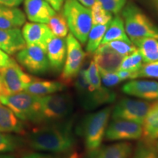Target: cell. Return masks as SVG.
Masks as SVG:
<instances>
[{
	"label": "cell",
	"instance_id": "obj_46",
	"mask_svg": "<svg viewBox=\"0 0 158 158\" xmlns=\"http://www.w3.org/2000/svg\"><path fill=\"white\" fill-rule=\"evenodd\" d=\"M37 157V154H31V155H27L23 158H36Z\"/></svg>",
	"mask_w": 158,
	"mask_h": 158
},
{
	"label": "cell",
	"instance_id": "obj_47",
	"mask_svg": "<svg viewBox=\"0 0 158 158\" xmlns=\"http://www.w3.org/2000/svg\"><path fill=\"white\" fill-rule=\"evenodd\" d=\"M156 147H157V151H158V141L156 143Z\"/></svg>",
	"mask_w": 158,
	"mask_h": 158
},
{
	"label": "cell",
	"instance_id": "obj_2",
	"mask_svg": "<svg viewBox=\"0 0 158 158\" xmlns=\"http://www.w3.org/2000/svg\"><path fill=\"white\" fill-rule=\"evenodd\" d=\"M73 101L70 94L55 93L40 97L34 124H48L62 122L70 115Z\"/></svg>",
	"mask_w": 158,
	"mask_h": 158
},
{
	"label": "cell",
	"instance_id": "obj_18",
	"mask_svg": "<svg viewBox=\"0 0 158 158\" xmlns=\"http://www.w3.org/2000/svg\"><path fill=\"white\" fill-rule=\"evenodd\" d=\"M133 145L129 142L121 141L110 145L100 146L92 152H88L86 158H130Z\"/></svg>",
	"mask_w": 158,
	"mask_h": 158
},
{
	"label": "cell",
	"instance_id": "obj_15",
	"mask_svg": "<svg viewBox=\"0 0 158 158\" xmlns=\"http://www.w3.org/2000/svg\"><path fill=\"white\" fill-rule=\"evenodd\" d=\"M26 17L31 22L48 23L49 20L56 13L45 0H24Z\"/></svg>",
	"mask_w": 158,
	"mask_h": 158
},
{
	"label": "cell",
	"instance_id": "obj_31",
	"mask_svg": "<svg viewBox=\"0 0 158 158\" xmlns=\"http://www.w3.org/2000/svg\"><path fill=\"white\" fill-rule=\"evenodd\" d=\"M85 74H86L89 89L93 90L101 87L102 82L100 73H99L98 66L93 59L90 62L88 68L85 69Z\"/></svg>",
	"mask_w": 158,
	"mask_h": 158
},
{
	"label": "cell",
	"instance_id": "obj_41",
	"mask_svg": "<svg viewBox=\"0 0 158 158\" xmlns=\"http://www.w3.org/2000/svg\"><path fill=\"white\" fill-rule=\"evenodd\" d=\"M78 1L80 2L81 3L86 6V7H89V8L95 2V0H78Z\"/></svg>",
	"mask_w": 158,
	"mask_h": 158
},
{
	"label": "cell",
	"instance_id": "obj_17",
	"mask_svg": "<svg viewBox=\"0 0 158 158\" xmlns=\"http://www.w3.org/2000/svg\"><path fill=\"white\" fill-rule=\"evenodd\" d=\"M46 54L50 68L54 72L62 71L66 59V40L54 35L47 44Z\"/></svg>",
	"mask_w": 158,
	"mask_h": 158
},
{
	"label": "cell",
	"instance_id": "obj_19",
	"mask_svg": "<svg viewBox=\"0 0 158 158\" xmlns=\"http://www.w3.org/2000/svg\"><path fill=\"white\" fill-rule=\"evenodd\" d=\"M27 45L19 28L0 29V49L8 55L17 54Z\"/></svg>",
	"mask_w": 158,
	"mask_h": 158
},
{
	"label": "cell",
	"instance_id": "obj_32",
	"mask_svg": "<svg viewBox=\"0 0 158 158\" xmlns=\"http://www.w3.org/2000/svg\"><path fill=\"white\" fill-rule=\"evenodd\" d=\"M102 45H105L110 50L115 51L116 53L123 56L132 54L137 49L135 45L132 42L124 40H113Z\"/></svg>",
	"mask_w": 158,
	"mask_h": 158
},
{
	"label": "cell",
	"instance_id": "obj_12",
	"mask_svg": "<svg viewBox=\"0 0 158 158\" xmlns=\"http://www.w3.org/2000/svg\"><path fill=\"white\" fill-rule=\"evenodd\" d=\"M77 94L81 106L87 110H94L106 105L113 103L116 99L115 92L103 86L93 90L88 87Z\"/></svg>",
	"mask_w": 158,
	"mask_h": 158
},
{
	"label": "cell",
	"instance_id": "obj_42",
	"mask_svg": "<svg viewBox=\"0 0 158 158\" xmlns=\"http://www.w3.org/2000/svg\"><path fill=\"white\" fill-rule=\"evenodd\" d=\"M150 2H151L152 5L158 15V0H150Z\"/></svg>",
	"mask_w": 158,
	"mask_h": 158
},
{
	"label": "cell",
	"instance_id": "obj_35",
	"mask_svg": "<svg viewBox=\"0 0 158 158\" xmlns=\"http://www.w3.org/2000/svg\"><path fill=\"white\" fill-rule=\"evenodd\" d=\"M138 77L158 78V61L142 64L141 69L138 71Z\"/></svg>",
	"mask_w": 158,
	"mask_h": 158
},
{
	"label": "cell",
	"instance_id": "obj_28",
	"mask_svg": "<svg viewBox=\"0 0 158 158\" xmlns=\"http://www.w3.org/2000/svg\"><path fill=\"white\" fill-rule=\"evenodd\" d=\"M131 156V158H158L156 142L142 139L138 142Z\"/></svg>",
	"mask_w": 158,
	"mask_h": 158
},
{
	"label": "cell",
	"instance_id": "obj_7",
	"mask_svg": "<svg viewBox=\"0 0 158 158\" xmlns=\"http://www.w3.org/2000/svg\"><path fill=\"white\" fill-rule=\"evenodd\" d=\"M66 59L61 74V80L64 84L76 78L86 56L81 43L70 32L66 37Z\"/></svg>",
	"mask_w": 158,
	"mask_h": 158
},
{
	"label": "cell",
	"instance_id": "obj_10",
	"mask_svg": "<svg viewBox=\"0 0 158 158\" xmlns=\"http://www.w3.org/2000/svg\"><path fill=\"white\" fill-rule=\"evenodd\" d=\"M147 100L122 98L112 108V118L128 120L142 124L150 106Z\"/></svg>",
	"mask_w": 158,
	"mask_h": 158
},
{
	"label": "cell",
	"instance_id": "obj_36",
	"mask_svg": "<svg viewBox=\"0 0 158 158\" xmlns=\"http://www.w3.org/2000/svg\"><path fill=\"white\" fill-rule=\"evenodd\" d=\"M100 79H101V82L104 86L108 88H111L116 85L119 84L122 81L120 79L119 77L116 73H108V72H100Z\"/></svg>",
	"mask_w": 158,
	"mask_h": 158
},
{
	"label": "cell",
	"instance_id": "obj_20",
	"mask_svg": "<svg viewBox=\"0 0 158 158\" xmlns=\"http://www.w3.org/2000/svg\"><path fill=\"white\" fill-rule=\"evenodd\" d=\"M0 132L5 133H25L23 122L10 108L0 102Z\"/></svg>",
	"mask_w": 158,
	"mask_h": 158
},
{
	"label": "cell",
	"instance_id": "obj_5",
	"mask_svg": "<svg viewBox=\"0 0 158 158\" xmlns=\"http://www.w3.org/2000/svg\"><path fill=\"white\" fill-rule=\"evenodd\" d=\"M112 108L108 106L94 113L87 114L81 124V135L88 152L95 150L101 146L111 114Z\"/></svg>",
	"mask_w": 158,
	"mask_h": 158
},
{
	"label": "cell",
	"instance_id": "obj_38",
	"mask_svg": "<svg viewBox=\"0 0 158 158\" xmlns=\"http://www.w3.org/2000/svg\"><path fill=\"white\" fill-rule=\"evenodd\" d=\"M12 60L13 59H11L8 54L0 49V69L7 67L12 62Z\"/></svg>",
	"mask_w": 158,
	"mask_h": 158
},
{
	"label": "cell",
	"instance_id": "obj_1",
	"mask_svg": "<svg viewBox=\"0 0 158 158\" xmlns=\"http://www.w3.org/2000/svg\"><path fill=\"white\" fill-rule=\"evenodd\" d=\"M27 143L37 151L56 154L70 152L76 145L73 121L43 124L35 128L29 134Z\"/></svg>",
	"mask_w": 158,
	"mask_h": 158
},
{
	"label": "cell",
	"instance_id": "obj_4",
	"mask_svg": "<svg viewBox=\"0 0 158 158\" xmlns=\"http://www.w3.org/2000/svg\"><path fill=\"white\" fill-rule=\"evenodd\" d=\"M62 7V13L66 19L70 33L81 44H86L92 27L91 8L78 0H64Z\"/></svg>",
	"mask_w": 158,
	"mask_h": 158
},
{
	"label": "cell",
	"instance_id": "obj_30",
	"mask_svg": "<svg viewBox=\"0 0 158 158\" xmlns=\"http://www.w3.org/2000/svg\"><path fill=\"white\" fill-rule=\"evenodd\" d=\"M92 13V25L106 24L111 21L113 14L106 10L100 3L95 1L94 5L90 7Z\"/></svg>",
	"mask_w": 158,
	"mask_h": 158
},
{
	"label": "cell",
	"instance_id": "obj_26",
	"mask_svg": "<svg viewBox=\"0 0 158 158\" xmlns=\"http://www.w3.org/2000/svg\"><path fill=\"white\" fill-rule=\"evenodd\" d=\"M108 23L92 25L88 35L87 41H86V50L88 54H93L98 48V47L101 45L102 38L107 29Z\"/></svg>",
	"mask_w": 158,
	"mask_h": 158
},
{
	"label": "cell",
	"instance_id": "obj_43",
	"mask_svg": "<svg viewBox=\"0 0 158 158\" xmlns=\"http://www.w3.org/2000/svg\"><path fill=\"white\" fill-rule=\"evenodd\" d=\"M36 158H59V157H55V156H52V155H40V154H37Z\"/></svg>",
	"mask_w": 158,
	"mask_h": 158
},
{
	"label": "cell",
	"instance_id": "obj_21",
	"mask_svg": "<svg viewBox=\"0 0 158 158\" xmlns=\"http://www.w3.org/2000/svg\"><path fill=\"white\" fill-rule=\"evenodd\" d=\"M64 89L65 84L62 81L40 80L35 78L32 81L27 85L23 92L32 95L43 97L61 92Z\"/></svg>",
	"mask_w": 158,
	"mask_h": 158
},
{
	"label": "cell",
	"instance_id": "obj_33",
	"mask_svg": "<svg viewBox=\"0 0 158 158\" xmlns=\"http://www.w3.org/2000/svg\"><path fill=\"white\" fill-rule=\"evenodd\" d=\"M21 142V140L16 136L0 132V153L14 151L19 147Z\"/></svg>",
	"mask_w": 158,
	"mask_h": 158
},
{
	"label": "cell",
	"instance_id": "obj_6",
	"mask_svg": "<svg viewBox=\"0 0 158 158\" xmlns=\"http://www.w3.org/2000/svg\"><path fill=\"white\" fill-rule=\"evenodd\" d=\"M39 98L26 92H21L8 95H0V102L10 108L21 121L35 123Z\"/></svg>",
	"mask_w": 158,
	"mask_h": 158
},
{
	"label": "cell",
	"instance_id": "obj_8",
	"mask_svg": "<svg viewBox=\"0 0 158 158\" xmlns=\"http://www.w3.org/2000/svg\"><path fill=\"white\" fill-rule=\"evenodd\" d=\"M16 59L23 68L34 75H43L50 68L46 51L37 45H26L16 54Z\"/></svg>",
	"mask_w": 158,
	"mask_h": 158
},
{
	"label": "cell",
	"instance_id": "obj_39",
	"mask_svg": "<svg viewBox=\"0 0 158 158\" xmlns=\"http://www.w3.org/2000/svg\"><path fill=\"white\" fill-rule=\"evenodd\" d=\"M56 12H59L62 10L64 0H45Z\"/></svg>",
	"mask_w": 158,
	"mask_h": 158
},
{
	"label": "cell",
	"instance_id": "obj_9",
	"mask_svg": "<svg viewBox=\"0 0 158 158\" xmlns=\"http://www.w3.org/2000/svg\"><path fill=\"white\" fill-rule=\"evenodd\" d=\"M0 75L3 87L2 95L23 92L27 85L35 78L25 73L14 59L7 67L0 69Z\"/></svg>",
	"mask_w": 158,
	"mask_h": 158
},
{
	"label": "cell",
	"instance_id": "obj_44",
	"mask_svg": "<svg viewBox=\"0 0 158 158\" xmlns=\"http://www.w3.org/2000/svg\"><path fill=\"white\" fill-rule=\"evenodd\" d=\"M0 158H15L10 155H5V154H0Z\"/></svg>",
	"mask_w": 158,
	"mask_h": 158
},
{
	"label": "cell",
	"instance_id": "obj_27",
	"mask_svg": "<svg viewBox=\"0 0 158 158\" xmlns=\"http://www.w3.org/2000/svg\"><path fill=\"white\" fill-rule=\"evenodd\" d=\"M47 25L54 36L62 38H64L68 36L69 31L68 25L62 13H56L54 15H53Z\"/></svg>",
	"mask_w": 158,
	"mask_h": 158
},
{
	"label": "cell",
	"instance_id": "obj_16",
	"mask_svg": "<svg viewBox=\"0 0 158 158\" xmlns=\"http://www.w3.org/2000/svg\"><path fill=\"white\" fill-rule=\"evenodd\" d=\"M93 54V60L100 72H117L124 58L123 56L110 50L105 45H100Z\"/></svg>",
	"mask_w": 158,
	"mask_h": 158
},
{
	"label": "cell",
	"instance_id": "obj_13",
	"mask_svg": "<svg viewBox=\"0 0 158 158\" xmlns=\"http://www.w3.org/2000/svg\"><path fill=\"white\" fill-rule=\"evenodd\" d=\"M122 92L147 101L158 100V82L149 80H133L122 87Z\"/></svg>",
	"mask_w": 158,
	"mask_h": 158
},
{
	"label": "cell",
	"instance_id": "obj_14",
	"mask_svg": "<svg viewBox=\"0 0 158 158\" xmlns=\"http://www.w3.org/2000/svg\"><path fill=\"white\" fill-rule=\"evenodd\" d=\"M22 35L27 45H37L46 51L48 41L54 36L46 23H25Z\"/></svg>",
	"mask_w": 158,
	"mask_h": 158
},
{
	"label": "cell",
	"instance_id": "obj_45",
	"mask_svg": "<svg viewBox=\"0 0 158 158\" xmlns=\"http://www.w3.org/2000/svg\"><path fill=\"white\" fill-rule=\"evenodd\" d=\"M3 93V87H2V77L0 75V95Z\"/></svg>",
	"mask_w": 158,
	"mask_h": 158
},
{
	"label": "cell",
	"instance_id": "obj_25",
	"mask_svg": "<svg viewBox=\"0 0 158 158\" xmlns=\"http://www.w3.org/2000/svg\"><path fill=\"white\" fill-rule=\"evenodd\" d=\"M141 54L145 63L158 61V40L152 37H144L133 42Z\"/></svg>",
	"mask_w": 158,
	"mask_h": 158
},
{
	"label": "cell",
	"instance_id": "obj_37",
	"mask_svg": "<svg viewBox=\"0 0 158 158\" xmlns=\"http://www.w3.org/2000/svg\"><path fill=\"white\" fill-rule=\"evenodd\" d=\"M116 73L120 79L123 81L126 80H131V79L138 78V72H130L127 70H118Z\"/></svg>",
	"mask_w": 158,
	"mask_h": 158
},
{
	"label": "cell",
	"instance_id": "obj_40",
	"mask_svg": "<svg viewBox=\"0 0 158 158\" xmlns=\"http://www.w3.org/2000/svg\"><path fill=\"white\" fill-rule=\"evenodd\" d=\"M23 2V0H0V5L7 7H17Z\"/></svg>",
	"mask_w": 158,
	"mask_h": 158
},
{
	"label": "cell",
	"instance_id": "obj_24",
	"mask_svg": "<svg viewBox=\"0 0 158 158\" xmlns=\"http://www.w3.org/2000/svg\"><path fill=\"white\" fill-rule=\"evenodd\" d=\"M113 40H124L131 42L124 28V20L120 15H115L112 18L102 38L101 45Z\"/></svg>",
	"mask_w": 158,
	"mask_h": 158
},
{
	"label": "cell",
	"instance_id": "obj_11",
	"mask_svg": "<svg viewBox=\"0 0 158 158\" xmlns=\"http://www.w3.org/2000/svg\"><path fill=\"white\" fill-rule=\"evenodd\" d=\"M142 124L128 120L113 118L108 124L104 138L109 141L139 140L142 137Z\"/></svg>",
	"mask_w": 158,
	"mask_h": 158
},
{
	"label": "cell",
	"instance_id": "obj_29",
	"mask_svg": "<svg viewBox=\"0 0 158 158\" xmlns=\"http://www.w3.org/2000/svg\"><path fill=\"white\" fill-rule=\"evenodd\" d=\"M143 64V59L137 48L134 52L124 56L118 70H127L130 72H138Z\"/></svg>",
	"mask_w": 158,
	"mask_h": 158
},
{
	"label": "cell",
	"instance_id": "obj_23",
	"mask_svg": "<svg viewBox=\"0 0 158 158\" xmlns=\"http://www.w3.org/2000/svg\"><path fill=\"white\" fill-rule=\"evenodd\" d=\"M142 130L141 139L152 142L158 140V100L150 104L142 124Z\"/></svg>",
	"mask_w": 158,
	"mask_h": 158
},
{
	"label": "cell",
	"instance_id": "obj_3",
	"mask_svg": "<svg viewBox=\"0 0 158 158\" xmlns=\"http://www.w3.org/2000/svg\"><path fill=\"white\" fill-rule=\"evenodd\" d=\"M122 11L126 33L132 43L144 37L158 40V26L139 7L130 3L124 6Z\"/></svg>",
	"mask_w": 158,
	"mask_h": 158
},
{
	"label": "cell",
	"instance_id": "obj_22",
	"mask_svg": "<svg viewBox=\"0 0 158 158\" xmlns=\"http://www.w3.org/2000/svg\"><path fill=\"white\" fill-rule=\"evenodd\" d=\"M26 22V15L16 7L0 5V29L20 28Z\"/></svg>",
	"mask_w": 158,
	"mask_h": 158
},
{
	"label": "cell",
	"instance_id": "obj_34",
	"mask_svg": "<svg viewBox=\"0 0 158 158\" xmlns=\"http://www.w3.org/2000/svg\"><path fill=\"white\" fill-rule=\"evenodd\" d=\"M111 14L117 15L122 10L127 0H95Z\"/></svg>",
	"mask_w": 158,
	"mask_h": 158
}]
</instances>
